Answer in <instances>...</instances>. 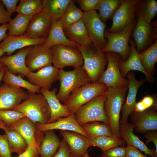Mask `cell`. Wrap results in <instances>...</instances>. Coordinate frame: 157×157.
<instances>
[{"label":"cell","instance_id":"b9f144b4","mask_svg":"<svg viewBox=\"0 0 157 157\" xmlns=\"http://www.w3.org/2000/svg\"><path fill=\"white\" fill-rule=\"evenodd\" d=\"M156 107H157V104L154 97L153 96L147 95L136 103L133 112H142Z\"/></svg>","mask_w":157,"mask_h":157},{"label":"cell","instance_id":"52a82bcc","mask_svg":"<svg viewBox=\"0 0 157 157\" xmlns=\"http://www.w3.org/2000/svg\"><path fill=\"white\" fill-rule=\"evenodd\" d=\"M105 93L92 99L76 111L74 114L75 117L79 125L93 122L99 121L109 124V119L105 115L104 109Z\"/></svg>","mask_w":157,"mask_h":157},{"label":"cell","instance_id":"9f6ffc18","mask_svg":"<svg viewBox=\"0 0 157 157\" xmlns=\"http://www.w3.org/2000/svg\"><path fill=\"white\" fill-rule=\"evenodd\" d=\"M5 67L6 66L5 65L4 67H3V68L2 69L0 73V86L1 85V81H2V78L4 74V70L5 69Z\"/></svg>","mask_w":157,"mask_h":157},{"label":"cell","instance_id":"74e56055","mask_svg":"<svg viewBox=\"0 0 157 157\" xmlns=\"http://www.w3.org/2000/svg\"><path fill=\"white\" fill-rule=\"evenodd\" d=\"M122 0H100L98 15L105 23L112 17L121 4Z\"/></svg>","mask_w":157,"mask_h":157},{"label":"cell","instance_id":"f35d334b","mask_svg":"<svg viewBox=\"0 0 157 157\" xmlns=\"http://www.w3.org/2000/svg\"><path fill=\"white\" fill-rule=\"evenodd\" d=\"M157 12V2L154 0L139 1L137 15H140L148 23H150Z\"/></svg>","mask_w":157,"mask_h":157},{"label":"cell","instance_id":"6f0895ef","mask_svg":"<svg viewBox=\"0 0 157 157\" xmlns=\"http://www.w3.org/2000/svg\"><path fill=\"white\" fill-rule=\"evenodd\" d=\"M35 157H38V156H35Z\"/></svg>","mask_w":157,"mask_h":157},{"label":"cell","instance_id":"4316f807","mask_svg":"<svg viewBox=\"0 0 157 157\" xmlns=\"http://www.w3.org/2000/svg\"><path fill=\"white\" fill-rule=\"evenodd\" d=\"M129 42L130 44L131 48L129 57L125 61L119 58L118 61L119 67L121 75L124 78L129 71H138L145 74L147 80L148 76L142 64L139 53L136 49L135 43L134 40L130 38Z\"/></svg>","mask_w":157,"mask_h":157},{"label":"cell","instance_id":"d6a6232c","mask_svg":"<svg viewBox=\"0 0 157 157\" xmlns=\"http://www.w3.org/2000/svg\"><path fill=\"white\" fill-rule=\"evenodd\" d=\"M7 139L11 153L15 152L19 155L23 153L28 146L26 141L17 131L7 126L3 129Z\"/></svg>","mask_w":157,"mask_h":157},{"label":"cell","instance_id":"ac0fdd59","mask_svg":"<svg viewBox=\"0 0 157 157\" xmlns=\"http://www.w3.org/2000/svg\"><path fill=\"white\" fill-rule=\"evenodd\" d=\"M59 70L51 65L42 68L36 72L29 71L26 76L31 83L41 88L49 90L52 84L58 80Z\"/></svg>","mask_w":157,"mask_h":157},{"label":"cell","instance_id":"ab89813d","mask_svg":"<svg viewBox=\"0 0 157 157\" xmlns=\"http://www.w3.org/2000/svg\"><path fill=\"white\" fill-rule=\"evenodd\" d=\"M42 10V0H21L16 12L26 15L34 16Z\"/></svg>","mask_w":157,"mask_h":157},{"label":"cell","instance_id":"5b68a950","mask_svg":"<svg viewBox=\"0 0 157 157\" xmlns=\"http://www.w3.org/2000/svg\"><path fill=\"white\" fill-rule=\"evenodd\" d=\"M108 88L104 84L97 82L84 85L72 92L64 103L71 114L80 107L95 97L104 94Z\"/></svg>","mask_w":157,"mask_h":157},{"label":"cell","instance_id":"83f0119b","mask_svg":"<svg viewBox=\"0 0 157 157\" xmlns=\"http://www.w3.org/2000/svg\"><path fill=\"white\" fill-rule=\"evenodd\" d=\"M64 31L69 40L81 46L89 47L93 44L82 19L68 27Z\"/></svg>","mask_w":157,"mask_h":157},{"label":"cell","instance_id":"8992f818","mask_svg":"<svg viewBox=\"0 0 157 157\" xmlns=\"http://www.w3.org/2000/svg\"><path fill=\"white\" fill-rule=\"evenodd\" d=\"M137 22L135 19L126 27L121 31L114 33L108 30L105 31L104 36L107 39L106 43L101 50L106 53L113 52L119 54L124 61L127 60L130 55L131 48L128 45L132 32Z\"/></svg>","mask_w":157,"mask_h":157},{"label":"cell","instance_id":"cb8c5ba5","mask_svg":"<svg viewBox=\"0 0 157 157\" xmlns=\"http://www.w3.org/2000/svg\"><path fill=\"white\" fill-rule=\"evenodd\" d=\"M57 90L56 88H53L51 90L42 88L40 90V93L46 99L50 110V117L48 123L54 122L60 118L71 115L66 107L58 99L56 94Z\"/></svg>","mask_w":157,"mask_h":157},{"label":"cell","instance_id":"484cf974","mask_svg":"<svg viewBox=\"0 0 157 157\" xmlns=\"http://www.w3.org/2000/svg\"><path fill=\"white\" fill-rule=\"evenodd\" d=\"M42 45L51 48L56 44L69 46L77 48L80 45L76 42L69 40L66 36L61 25L60 19L52 20L49 33Z\"/></svg>","mask_w":157,"mask_h":157},{"label":"cell","instance_id":"277c9868","mask_svg":"<svg viewBox=\"0 0 157 157\" xmlns=\"http://www.w3.org/2000/svg\"><path fill=\"white\" fill-rule=\"evenodd\" d=\"M59 69L60 87L56 95L58 100L63 103L72 92L91 82L89 75L82 66L70 71Z\"/></svg>","mask_w":157,"mask_h":157},{"label":"cell","instance_id":"4dcf8cb0","mask_svg":"<svg viewBox=\"0 0 157 157\" xmlns=\"http://www.w3.org/2000/svg\"><path fill=\"white\" fill-rule=\"evenodd\" d=\"M72 0H42L43 10L51 17L52 20H59L63 16Z\"/></svg>","mask_w":157,"mask_h":157},{"label":"cell","instance_id":"f6af8a7d","mask_svg":"<svg viewBox=\"0 0 157 157\" xmlns=\"http://www.w3.org/2000/svg\"><path fill=\"white\" fill-rule=\"evenodd\" d=\"M0 157H12L8 142L5 134H0Z\"/></svg>","mask_w":157,"mask_h":157},{"label":"cell","instance_id":"2e32d148","mask_svg":"<svg viewBox=\"0 0 157 157\" xmlns=\"http://www.w3.org/2000/svg\"><path fill=\"white\" fill-rule=\"evenodd\" d=\"M52 19L43 10L33 16L24 34L34 39L46 38L49 33Z\"/></svg>","mask_w":157,"mask_h":157},{"label":"cell","instance_id":"f5cc1de1","mask_svg":"<svg viewBox=\"0 0 157 157\" xmlns=\"http://www.w3.org/2000/svg\"><path fill=\"white\" fill-rule=\"evenodd\" d=\"M8 23L0 26V41L5 39L7 36L6 33Z\"/></svg>","mask_w":157,"mask_h":157},{"label":"cell","instance_id":"44dd1931","mask_svg":"<svg viewBox=\"0 0 157 157\" xmlns=\"http://www.w3.org/2000/svg\"><path fill=\"white\" fill-rule=\"evenodd\" d=\"M134 128V125L128 121L119 122V130L121 138L125 141L127 145L134 147L152 157H157V151L155 149L148 148L133 133Z\"/></svg>","mask_w":157,"mask_h":157},{"label":"cell","instance_id":"f907efd6","mask_svg":"<svg viewBox=\"0 0 157 157\" xmlns=\"http://www.w3.org/2000/svg\"><path fill=\"white\" fill-rule=\"evenodd\" d=\"M2 2L0 0V24H7L10 22L12 20L11 15L4 8Z\"/></svg>","mask_w":157,"mask_h":157},{"label":"cell","instance_id":"8fae6325","mask_svg":"<svg viewBox=\"0 0 157 157\" xmlns=\"http://www.w3.org/2000/svg\"><path fill=\"white\" fill-rule=\"evenodd\" d=\"M139 1L122 0L121 4L112 17V25L108 30L110 33L121 31L135 19Z\"/></svg>","mask_w":157,"mask_h":157},{"label":"cell","instance_id":"5bb4252c","mask_svg":"<svg viewBox=\"0 0 157 157\" xmlns=\"http://www.w3.org/2000/svg\"><path fill=\"white\" fill-rule=\"evenodd\" d=\"M19 133L28 145L32 144L40 149V146L44 137V132L38 130L36 123L27 117H23L7 127Z\"/></svg>","mask_w":157,"mask_h":157},{"label":"cell","instance_id":"7402d4cb","mask_svg":"<svg viewBox=\"0 0 157 157\" xmlns=\"http://www.w3.org/2000/svg\"><path fill=\"white\" fill-rule=\"evenodd\" d=\"M36 126L38 130L41 132L59 129L77 132L88 138L81 126L77 122L74 114H71L67 117L60 118L52 123L45 124L37 123H36Z\"/></svg>","mask_w":157,"mask_h":157},{"label":"cell","instance_id":"11a10c76","mask_svg":"<svg viewBox=\"0 0 157 157\" xmlns=\"http://www.w3.org/2000/svg\"><path fill=\"white\" fill-rule=\"evenodd\" d=\"M6 127V126L5 124L2 121L0 120V129H3Z\"/></svg>","mask_w":157,"mask_h":157},{"label":"cell","instance_id":"ee69618b","mask_svg":"<svg viewBox=\"0 0 157 157\" xmlns=\"http://www.w3.org/2000/svg\"><path fill=\"white\" fill-rule=\"evenodd\" d=\"M99 157H126V147L118 146L102 151Z\"/></svg>","mask_w":157,"mask_h":157},{"label":"cell","instance_id":"7a4b0ae2","mask_svg":"<svg viewBox=\"0 0 157 157\" xmlns=\"http://www.w3.org/2000/svg\"><path fill=\"white\" fill-rule=\"evenodd\" d=\"M127 88L128 87L116 89L109 88L105 93V113L109 119L112 135L119 138H122L119 130L120 113Z\"/></svg>","mask_w":157,"mask_h":157},{"label":"cell","instance_id":"9c48e42d","mask_svg":"<svg viewBox=\"0 0 157 157\" xmlns=\"http://www.w3.org/2000/svg\"><path fill=\"white\" fill-rule=\"evenodd\" d=\"M136 17V23L131 36L140 53L149 47L154 39H157V22L148 23L140 15Z\"/></svg>","mask_w":157,"mask_h":157},{"label":"cell","instance_id":"f1b7e54d","mask_svg":"<svg viewBox=\"0 0 157 157\" xmlns=\"http://www.w3.org/2000/svg\"><path fill=\"white\" fill-rule=\"evenodd\" d=\"M142 66L147 73V80L151 82L153 81L155 65L157 61V40L149 47L139 53Z\"/></svg>","mask_w":157,"mask_h":157},{"label":"cell","instance_id":"db71d44e","mask_svg":"<svg viewBox=\"0 0 157 157\" xmlns=\"http://www.w3.org/2000/svg\"><path fill=\"white\" fill-rule=\"evenodd\" d=\"M4 53L3 52L1 49L0 48V58L2 56L4 55ZM5 66V65L2 64L1 63H0V73L3 68Z\"/></svg>","mask_w":157,"mask_h":157},{"label":"cell","instance_id":"8d00e7d4","mask_svg":"<svg viewBox=\"0 0 157 157\" xmlns=\"http://www.w3.org/2000/svg\"><path fill=\"white\" fill-rule=\"evenodd\" d=\"M90 140L91 146L98 147L102 151L118 146L125 147L126 144L125 141L122 139L113 136H101Z\"/></svg>","mask_w":157,"mask_h":157},{"label":"cell","instance_id":"e575fe53","mask_svg":"<svg viewBox=\"0 0 157 157\" xmlns=\"http://www.w3.org/2000/svg\"><path fill=\"white\" fill-rule=\"evenodd\" d=\"M81 126L90 139L101 136H113L110 125L107 123L93 122L85 124Z\"/></svg>","mask_w":157,"mask_h":157},{"label":"cell","instance_id":"7bdbcfd3","mask_svg":"<svg viewBox=\"0 0 157 157\" xmlns=\"http://www.w3.org/2000/svg\"><path fill=\"white\" fill-rule=\"evenodd\" d=\"M100 0H78L75 1L84 12L98 10Z\"/></svg>","mask_w":157,"mask_h":157},{"label":"cell","instance_id":"603a6c76","mask_svg":"<svg viewBox=\"0 0 157 157\" xmlns=\"http://www.w3.org/2000/svg\"><path fill=\"white\" fill-rule=\"evenodd\" d=\"M46 38L34 39L26 37L24 34L14 36L8 35L0 43V48L8 56L15 51L36 44H42Z\"/></svg>","mask_w":157,"mask_h":157},{"label":"cell","instance_id":"ba28073f","mask_svg":"<svg viewBox=\"0 0 157 157\" xmlns=\"http://www.w3.org/2000/svg\"><path fill=\"white\" fill-rule=\"evenodd\" d=\"M52 64L59 69L66 67L74 68L83 66V60L82 54L77 48L56 44L51 47Z\"/></svg>","mask_w":157,"mask_h":157},{"label":"cell","instance_id":"836d02e7","mask_svg":"<svg viewBox=\"0 0 157 157\" xmlns=\"http://www.w3.org/2000/svg\"><path fill=\"white\" fill-rule=\"evenodd\" d=\"M33 17L18 13L15 17L8 23V35L17 36L24 35Z\"/></svg>","mask_w":157,"mask_h":157},{"label":"cell","instance_id":"1f68e13d","mask_svg":"<svg viewBox=\"0 0 157 157\" xmlns=\"http://www.w3.org/2000/svg\"><path fill=\"white\" fill-rule=\"evenodd\" d=\"M2 81L4 83L12 86L24 88L33 93L38 94L40 93L41 88L40 87L25 80L19 75H16L11 73L7 69L6 66Z\"/></svg>","mask_w":157,"mask_h":157},{"label":"cell","instance_id":"ffe728a7","mask_svg":"<svg viewBox=\"0 0 157 157\" xmlns=\"http://www.w3.org/2000/svg\"><path fill=\"white\" fill-rule=\"evenodd\" d=\"M31 47L20 49L14 55L1 56L0 63L4 65L11 73L16 75L18 74L22 78L26 76L30 71L26 64V57Z\"/></svg>","mask_w":157,"mask_h":157},{"label":"cell","instance_id":"60d3db41","mask_svg":"<svg viewBox=\"0 0 157 157\" xmlns=\"http://www.w3.org/2000/svg\"><path fill=\"white\" fill-rule=\"evenodd\" d=\"M26 117L22 113L14 110H0V120L8 127L19 119Z\"/></svg>","mask_w":157,"mask_h":157},{"label":"cell","instance_id":"d4e9b609","mask_svg":"<svg viewBox=\"0 0 157 157\" xmlns=\"http://www.w3.org/2000/svg\"><path fill=\"white\" fill-rule=\"evenodd\" d=\"M129 84L128 87V93L125 103L121 108L122 116L119 122H124L128 121L129 116L133 112L136 103V98L139 88L144 83V80L142 79L139 81L137 80L133 73L128 74Z\"/></svg>","mask_w":157,"mask_h":157},{"label":"cell","instance_id":"3957f363","mask_svg":"<svg viewBox=\"0 0 157 157\" xmlns=\"http://www.w3.org/2000/svg\"><path fill=\"white\" fill-rule=\"evenodd\" d=\"M77 48L82 55V66L89 75L90 82H97L108 64L106 53L93 44L89 47L78 45Z\"/></svg>","mask_w":157,"mask_h":157},{"label":"cell","instance_id":"bcb514c9","mask_svg":"<svg viewBox=\"0 0 157 157\" xmlns=\"http://www.w3.org/2000/svg\"><path fill=\"white\" fill-rule=\"evenodd\" d=\"M52 157H72L71 153L65 141H61L60 145Z\"/></svg>","mask_w":157,"mask_h":157},{"label":"cell","instance_id":"9a60e30c","mask_svg":"<svg viewBox=\"0 0 157 157\" xmlns=\"http://www.w3.org/2000/svg\"><path fill=\"white\" fill-rule=\"evenodd\" d=\"M28 95L27 92L22 88L3 84L0 86V110H13Z\"/></svg>","mask_w":157,"mask_h":157},{"label":"cell","instance_id":"e0dca14e","mask_svg":"<svg viewBox=\"0 0 157 157\" xmlns=\"http://www.w3.org/2000/svg\"><path fill=\"white\" fill-rule=\"evenodd\" d=\"M157 107L142 112H133L130 119L137 133H144L157 130Z\"/></svg>","mask_w":157,"mask_h":157},{"label":"cell","instance_id":"d6986e66","mask_svg":"<svg viewBox=\"0 0 157 157\" xmlns=\"http://www.w3.org/2000/svg\"><path fill=\"white\" fill-rule=\"evenodd\" d=\"M60 134L67 145L72 157H82L91 146L90 140L79 133L60 130Z\"/></svg>","mask_w":157,"mask_h":157},{"label":"cell","instance_id":"30bf717a","mask_svg":"<svg viewBox=\"0 0 157 157\" xmlns=\"http://www.w3.org/2000/svg\"><path fill=\"white\" fill-rule=\"evenodd\" d=\"M105 53L108 60L107 67L97 82L104 84L108 88L113 89L128 87L129 81L122 76L119 69V55L113 52H108Z\"/></svg>","mask_w":157,"mask_h":157},{"label":"cell","instance_id":"7dc6e473","mask_svg":"<svg viewBox=\"0 0 157 157\" xmlns=\"http://www.w3.org/2000/svg\"><path fill=\"white\" fill-rule=\"evenodd\" d=\"M40 149L34 144H31L28 145L25 150L17 157H39Z\"/></svg>","mask_w":157,"mask_h":157},{"label":"cell","instance_id":"681fc988","mask_svg":"<svg viewBox=\"0 0 157 157\" xmlns=\"http://www.w3.org/2000/svg\"><path fill=\"white\" fill-rule=\"evenodd\" d=\"M3 4L5 6L7 11L11 15L16 12L18 0H1Z\"/></svg>","mask_w":157,"mask_h":157},{"label":"cell","instance_id":"f546056e","mask_svg":"<svg viewBox=\"0 0 157 157\" xmlns=\"http://www.w3.org/2000/svg\"><path fill=\"white\" fill-rule=\"evenodd\" d=\"M44 135L40 146V157H52L60 144L58 137L53 130L44 132Z\"/></svg>","mask_w":157,"mask_h":157},{"label":"cell","instance_id":"d590c367","mask_svg":"<svg viewBox=\"0 0 157 157\" xmlns=\"http://www.w3.org/2000/svg\"><path fill=\"white\" fill-rule=\"evenodd\" d=\"M75 2V1L72 0L63 16L60 19L64 31L68 27L83 18V12L76 6Z\"/></svg>","mask_w":157,"mask_h":157},{"label":"cell","instance_id":"7c38bea8","mask_svg":"<svg viewBox=\"0 0 157 157\" xmlns=\"http://www.w3.org/2000/svg\"><path fill=\"white\" fill-rule=\"evenodd\" d=\"M82 19L93 44L102 49L107 42L104 36L106 24L101 20L96 10L83 12Z\"/></svg>","mask_w":157,"mask_h":157},{"label":"cell","instance_id":"816d5d0a","mask_svg":"<svg viewBox=\"0 0 157 157\" xmlns=\"http://www.w3.org/2000/svg\"><path fill=\"white\" fill-rule=\"evenodd\" d=\"M146 139L145 144H147L150 142H152L155 146V149L157 151V132L156 131H149L144 135Z\"/></svg>","mask_w":157,"mask_h":157},{"label":"cell","instance_id":"c3c4849f","mask_svg":"<svg viewBox=\"0 0 157 157\" xmlns=\"http://www.w3.org/2000/svg\"><path fill=\"white\" fill-rule=\"evenodd\" d=\"M126 157H152L144 155L135 147L127 145L126 147Z\"/></svg>","mask_w":157,"mask_h":157},{"label":"cell","instance_id":"6da1fadb","mask_svg":"<svg viewBox=\"0 0 157 157\" xmlns=\"http://www.w3.org/2000/svg\"><path fill=\"white\" fill-rule=\"evenodd\" d=\"M28 97L13 110L21 112L35 123H48L51 112L47 102L41 93L27 91Z\"/></svg>","mask_w":157,"mask_h":157},{"label":"cell","instance_id":"4fadbf2b","mask_svg":"<svg viewBox=\"0 0 157 157\" xmlns=\"http://www.w3.org/2000/svg\"><path fill=\"white\" fill-rule=\"evenodd\" d=\"M25 63L28 69L32 72L51 65L52 53L51 48L46 47L42 44L31 46L26 55Z\"/></svg>","mask_w":157,"mask_h":157}]
</instances>
